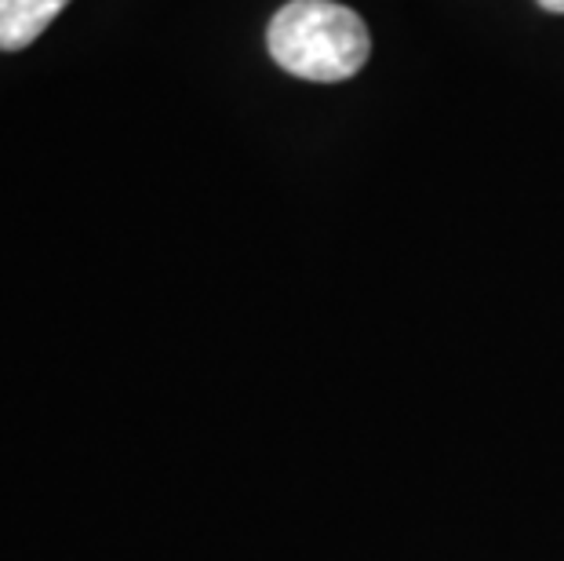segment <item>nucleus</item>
<instances>
[{"mask_svg":"<svg viewBox=\"0 0 564 561\" xmlns=\"http://www.w3.org/2000/svg\"><path fill=\"white\" fill-rule=\"evenodd\" d=\"M539 8L554 11V15H564V0H539Z\"/></svg>","mask_w":564,"mask_h":561,"instance_id":"nucleus-3","label":"nucleus"},{"mask_svg":"<svg viewBox=\"0 0 564 561\" xmlns=\"http://www.w3.org/2000/svg\"><path fill=\"white\" fill-rule=\"evenodd\" d=\"M69 0H0V52H22L52 26Z\"/></svg>","mask_w":564,"mask_h":561,"instance_id":"nucleus-2","label":"nucleus"},{"mask_svg":"<svg viewBox=\"0 0 564 561\" xmlns=\"http://www.w3.org/2000/svg\"><path fill=\"white\" fill-rule=\"evenodd\" d=\"M273 63L314 85H339L365 69L371 55L368 26L335 0H288L267 30Z\"/></svg>","mask_w":564,"mask_h":561,"instance_id":"nucleus-1","label":"nucleus"}]
</instances>
